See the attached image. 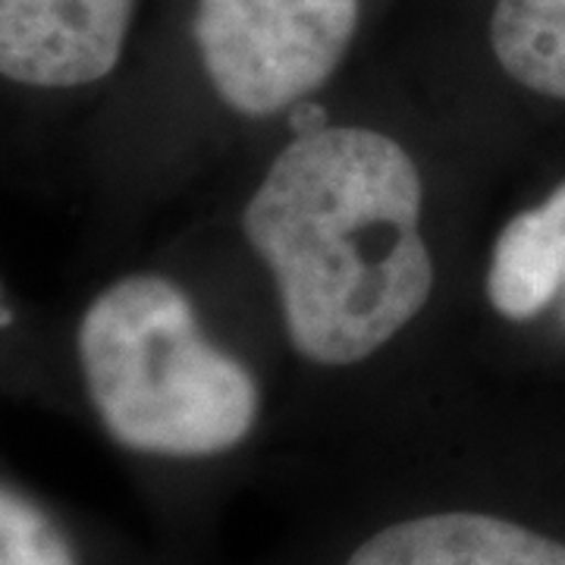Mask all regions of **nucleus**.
<instances>
[{
  "mask_svg": "<svg viewBox=\"0 0 565 565\" xmlns=\"http://www.w3.org/2000/svg\"><path fill=\"white\" fill-rule=\"evenodd\" d=\"M239 236L282 343L318 374L393 355L440 292L430 177L384 122L318 117L286 132L245 192Z\"/></svg>",
  "mask_w": 565,
  "mask_h": 565,
  "instance_id": "obj_1",
  "label": "nucleus"
},
{
  "mask_svg": "<svg viewBox=\"0 0 565 565\" xmlns=\"http://www.w3.org/2000/svg\"><path fill=\"white\" fill-rule=\"evenodd\" d=\"M76 362L104 434L132 456L217 462L262 434V374L161 270L126 274L88 302Z\"/></svg>",
  "mask_w": 565,
  "mask_h": 565,
  "instance_id": "obj_2",
  "label": "nucleus"
},
{
  "mask_svg": "<svg viewBox=\"0 0 565 565\" xmlns=\"http://www.w3.org/2000/svg\"><path fill=\"white\" fill-rule=\"evenodd\" d=\"M390 0H177V32L202 95L230 120L267 126L323 98Z\"/></svg>",
  "mask_w": 565,
  "mask_h": 565,
  "instance_id": "obj_3",
  "label": "nucleus"
},
{
  "mask_svg": "<svg viewBox=\"0 0 565 565\" xmlns=\"http://www.w3.org/2000/svg\"><path fill=\"white\" fill-rule=\"evenodd\" d=\"M145 0H0V79L79 92L110 79Z\"/></svg>",
  "mask_w": 565,
  "mask_h": 565,
  "instance_id": "obj_4",
  "label": "nucleus"
},
{
  "mask_svg": "<svg viewBox=\"0 0 565 565\" xmlns=\"http://www.w3.org/2000/svg\"><path fill=\"white\" fill-rule=\"evenodd\" d=\"M337 565H565V541L497 509L452 500L371 525Z\"/></svg>",
  "mask_w": 565,
  "mask_h": 565,
  "instance_id": "obj_5",
  "label": "nucleus"
},
{
  "mask_svg": "<svg viewBox=\"0 0 565 565\" xmlns=\"http://www.w3.org/2000/svg\"><path fill=\"white\" fill-rule=\"evenodd\" d=\"M481 289L487 308L512 327L553 311L565 289V180L500 226L487 252Z\"/></svg>",
  "mask_w": 565,
  "mask_h": 565,
  "instance_id": "obj_6",
  "label": "nucleus"
},
{
  "mask_svg": "<svg viewBox=\"0 0 565 565\" xmlns=\"http://www.w3.org/2000/svg\"><path fill=\"white\" fill-rule=\"evenodd\" d=\"M452 35L512 88L565 102V0H475Z\"/></svg>",
  "mask_w": 565,
  "mask_h": 565,
  "instance_id": "obj_7",
  "label": "nucleus"
},
{
  "mask_svg": "<svg viewBox=\"0 0 565 565\" xmlns=\"http://www.w3.org/2000/svg\"><path fill=\"white\" fill-rule=\"evenodd\" d=\"M0 565H82V559L54 515L0 484Z\"/></svg>",
  "mask_w": 565,
  "mask_h": 565,
  "instance_id": "obj_8",
  "label": "nucleus"
},
{
  "mask_svg": "<svg viewBox=\"0 0 565 565\" xmlns=\"http://www.w3.org/2000/svg\"><path fill=\"white\" fill-rule=\"evenodd\" d=\"M550 315H556L559 318V323H563V330H565V289H563V296L556 299V305H553V311Z\"/></svg>",
  "mask_w": 565,
  "mask_h": 565,
  "instance_id": "obj_9",
  "label": "nucleus"
}]
</instances>
